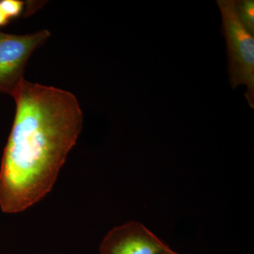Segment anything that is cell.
Instances as JSON below:
<instances>
[{
  "mask_svg": "<svg viewBox=\"0 0 254 254\" xmlns=\"http://www.w3.org/2000/svg\"><path fill=\"white\" fill-rule=\"evenodd\" d=\"M16 114L0 166V208L21 213L52 190L83 127L76 97L23 78L11 93Z\"/></svg>",
  "mask_w": 254,
  "mask_h": 254,
  "instance_id": "cell-1",
  "label": "cell"
},
{
  "mask_svg": "<svg viewBox=\"0 0 254 254\" xmlns=\"http://www.w3.org/2000/svg\"><path fill=\"white\" fill-rule=\"evenodd\" d=\"M222 16V33L225 38L229 81L234 90L247 86L245 96L254 108V36L244 27L237 16L235 0H218Z\"/></svg>",
  "mask_w": 254,
  "mask_h": 254,
  "instance_id": "cell-2",
  "label": "cell"
},
{
  "mask_svg": "<svg viewBox=\"0 0 254 254\" xmlns=\"http://www.w3.org/2000/svg\"><path fill=\"white\" fill-rule=\"evenodd\" d=\"M50 35L47 30L24 36L0 31V93L11 95L24 78L23 72L28 58Z\"/></svg>",
  "mask_w": 254,
  "mask_h": 254,
  "instance_id": "cell-3",
  "label": "cell"
},
{
  "mask_svg": "<svg viewBox=\"0 0 254 254\" xmlns=\"http://www.w3.org/2000/svg\"><path fill=\"white\" fill-rule=\"evenodd\" d=\"M169 248L141 222H127L114 227L100 245V254H160Z\"/></svg>",
  "mask_w": 254,
  "mask_h": 254,
  "instance_id": "cell-4",
  "label": "cell"
},
{
  "mask_svg": "<svg viewBox=\"0 0 254 254\" xmlns=\"http://www.w3.org/2000/svg\"><path fill=\"white\" fill-rule=\"evenodd\" d=\"M235 1L237 16L244 27L254 36V1L237 0Z\"/></svg>",
  "mask_w": 254,
  "mask_h": 254,
  "instance_id": "cell-5",
  "label": "cell"
},
{
  "mask_svg": "<svg viewBox=\"0 0 254 254\" xmlns=\"http://www.w3.org/2000/svg\"><path fill=\"white\" fill-rule=\"evenodd\" d=\"M0 6L10 20L21 15L24 6V2L20 0H1Z\"/></svg>",
  "mask_w": 254,
  "mask_h": 254,
  "instance_id": "cell-6",
  "label": "cell"
},
{
  "mask_svg": "<svg viewBox=\"0 0 254 254\" xmlns=\"http://www.w3.org/2000/svg\"><path fill=\"white\" fill-rule=\"evenodd\" d=\"M9 21L10 20L7 18V16L5 15L4 11H3L1 6H0V27L6 26V24L9 23Z\"/></svg>",
  "mask_w": 254,
  "mask_h": 254,
  "instance_id": "cell-7",
  "label": "cell"
},
{
  "mask_svg": "<svg viewBox=\"0 0 254 254\" xmlns=\"http://www.w3.org/2000/svg\"><path fill=\"white\" fill-rule=\"evenodd\" d=\"M160 254H178L176 252H174L169 247L167 250H164L163 252H161Z\"/></svg>",
  "mask_w": 254,
  "mask_h": 254,
  "instance_id": "cell-8",
  "label": "cell"
}]
</instances>
